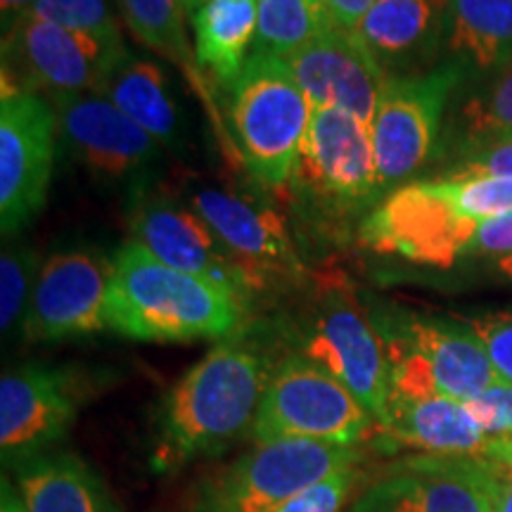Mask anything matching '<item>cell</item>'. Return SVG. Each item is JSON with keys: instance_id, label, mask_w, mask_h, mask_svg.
Masks as SVG:
<instances>
[{"instance_id": "6da1fadb", "label": "cell", "mask_w": 512, "mask_h": 512, "mask_svg": "<svg viewBox=\"0 0 512 512\" xmlns=\"http://www.w3.org/2000/svg\"><path fill=\"white\" fill-rule=\"evenodd\" d=\"M280 358L264 332L247 325L216 344L164 396L150 470L176 475L247 437Z\"/></svg>"}, {"instance_id": "7a4b0ae2", "label": "cell", "mask_w": 512, "mask_h": 512, "mask_svg": "<svg viewBox=\"0 0 512 512\" xmlns=\"http://www.w3.org/2000/svg\"><path fill=\"white\" fill-rule=\"evenodd\" d=\"M107 320L136 342L226 339L245 328L249 306L223 287L162 264L136 240L112 259Z\"/></svg>"}, {"instance_id": "3957f363", "label": "cell", "mask_w": 512, "mask_h": 512, "mask_svg": "<svg viewBox=\"0 0 512 512\" xmlns=\"http://www.w3.org/2000/svg\"><path fill=\"white\" fill-rule=\"evenodd\" d=\"M313 105L280 57L252 53L228 86V121L240 159L268 188L294 176Z\"/></svg>"}, {"instance_id": "277c9868", "label": "cell", "mask_w": 512, "mask_h": 512, "mask_svg": "<svg viewBox=\"0 0 512 512\" xmlns=\"http://www.w3.org/2000/svg\"><path fill=\"white\" fill-rule=\"evenodd\" d=\"M370 320L387 349L392 392L441 394L467 403L498 382L484 344L460 318L380 311Z\"/></svg>"}, {"instance_id": "5b68a950", "label": "cell", "mask_w": 512, "mask_h": 512, "mask_svg": "<svg viewBox=\"0 0 512 512\" xmlns=\"http://www.w3.org/2000/svg\"><path fill=\"white\" fill-rule=\"evenodd\" d=\"M366 456L368 446L313 439L254 444L197 486L190 512H278L306 486L342 467L363 465Z\"/></svg>"}, {"instance_id": "8992f818", "label": "cell", "mask_w": 512, "mask_h": 512, "mask_svg": "<svg viewBox=\"0 0 512 512\" xmlns=\"http://www.w3.org/2000/svg\"><path fill=\"white\" fill-rule=\"evenodd\" d=\"M377 425L363 403L337 377L299 351L285 354L256 413L249 439L268 444L280 439H313L344 446H366Z\"/></svg>"}, {"instance_id": "52a82bcc", "label": "cell", "mask_w": 512, "mask_h": 512, "mask_svg": "<svg viewBox=\"0 0 512 512\" xmlns=\"http://www.w3.org/2000/svg\"><path fill=\"white\" fill-rule=\"evenodd\" d=\"M299 354L337 377L380 427L392 375L384 342L370 313L342 287H325L294 328Z\"/></svg>"}, {"instance_id": "ba28073f", "label": "cell", "mask_w": 512, "mask_h": 512, "mask_svg": "<svg viewBox=\"0 0 512 512\" xmlns=\"http://www.w3.org/2000/svg\"><path fill=\"white\" fill-rule=\"evenodd\" d=\"M91 394V380L79 368L27 366L0 380V458L5 470L55 451L72 430Z\"/></svg>"}, {"instance_id": "9c48e42d", "label": "cell", "mask_w": 512, "mask_h": 512, "mask_svg": "<svg viewBox=\"0 0 512 512\" xmlns=\"http://www.w3.org/2000/svg\"><path fill=\"white\" fill-rule=\"evenodd\" d=\"M344 512H496V467L486 458H401L370 477Z\"/></svg>"}, {"instance_id": "30bf717a", "label": "cell", "mask_w": 512, "mask_h": 512, "mask_svg": "<svg viewBox=\"0 0 512 512\" xmlns=\"http://www.w3.org/2000/svg\"><path fill=\"white\" fill-rule=\"evenodd\" d=\"M479 223L465 216L437 181L399 185L361 226V245L413 264L451 268L467 256Z\"/></svg>"}, {"instance_id": "8fae6325", "label": "cell", "mask_w": 512, "mask_h": 512, "mask_svg": "<svg viewBox=\"0 0 512 512\" xmlns=\"http://www.w3.org/2000/svg\"><path fill=\"white\" fill-rule=\"evenodd\" d=\"M460 81V64L418 76H387L370 138L382 190L408 181L432 157L448 95Z\"/></svg>"}, {"instance_id": "7c38bea8", "label": "cell", "mask_w": 512, "mask_h": 512, "mask_svg": "<svg viewBox=\"0 0 512 512\" xmlns=\"http://www.w3.org/2000/svg\"><path fill=\"white\" fill-rule=\"evenodd\" d=\"M60 131L43 95L10 93L0 100V228L5 238L36 219L48 197Z\"/></svg>"}, {"instance_id": "4fadbf2b", "label": "cell", "mask_w": 512, "mask_h": 512, "mask_svg": "<svg viewBox=\"0 0 512 512\" xmlns=\"http://www.w3.org/2000/svg\"><path fill=\"white\" fill-rule=\"evenodd\" d=\"M292 178L306 195L335 209L375 202L384 190L370 126L335 107H313Z\"/></svg>"}, {"instance_id": "5bb4252c", "label": "cell", "mask_w": 512, "mask_h": 512, "mask_svg": "<svg viewBox=\"0 0 512 512\" xmlns=\"http://www.w3.org/2000/svg\"><path fill=\"white\" fill-rule=\"evenodd\" d=\"M114 264L93 249H69L43 261L22 335L31 344L64 342L110 330Z\"/></svg>"}, {"instance_id": "9a60e30c", "label": "cell", "mask_w": 512, "mask_h": 512, "mask_svg": "<svg viewBox=\"0 0 512 512\" xmlns=\"http://www.w3.org/2000/svg\"><path fill=\"white\" fill-rule=\"evenodd\" d=\"M105 74V57L86 38L57 27L48 19L24 12L5 27L3 95L95 93Z\"/></svg>"}, {"instance_id": "2e32d148", "label": "cell", "mask_w": 512, "mask_h": 512, "mask_svg": "<svg viewBox=\"0 0 512 512\" xmlns=\"http://www.w3.org/2000/svg\"><path fill=\"white\" fill-rule=\"evenodd\" d=\"M131 230L138 245L162 264L209 280L247 306L259 292L247 268L195 211L166 200H143L131 216Z\"/></svg>"}, {"instance_id": "e0dca14e", "label": "cell", "mask_w": 512, "mask_h": 512, "mask_svg": "<svg viewBox=\"0 0 512 512\" xmlns=\"http://www.w3.org/2000/svg\"><path fill=\"white\" fill-rule=\"evenodd\" d=\"M67 150L102 181L143 176L162 155V145L117 105L98 93L53 100Z\"/></svg>"}, {"instance_id": "ac0fdd59", "label": "cell", "mask_w": 512, "mask_h": 512, "mask_svg": "<svg viewBox=\"0 0 512 512\" xmlns=\"http://www.w3.org/2000/svg\"><path fill=\"white\" fill-rule=\"evenodd\" d=\"M283 62L313 107H335L373 124L387 76L356 36L325 27Z\"/></svg>"}, {"instance_id": "d6986e66", "label": "cell", "mask_w": 512, "mask_h": 512, "mask_svg": "<svg viewBox=\"0 0 512 512\" xmlns=\"http://www.w3.org/2000/svg\"><path fill=\"white\" fill-rule=\"evenodd\" d=\"M190 207L247 268L259 290L275 275L297 278L302 271L285 221L275 211L216 188L192 192Z\"/></svg>"}, {"instance_id": "ffe728a7", "label": "cell", "mask_w": 512, "mask_h": 512, "mask_svg": "<svg viewBox=\"0 0 512 512\" xmlns=\"http://www.w3.org/2000/svg\"><path fill=\"white\" fill-rule=\"evenodd\" d=\"M375 444L382 451L401 446L422 456L482 458L489 437L463 401L441 394L389 392Z\"/></svg>"}, {"instance_id": "44dd1931", "label": "cell", "mask_w": 512, "mask_h": 512, "mask_svg": "<svg viewBox=\"0 0 512 512\" xmlns=\"http://www.w3.org/2000/svg\"><path fill=\"white\" fill-rule=\"evenodd\" d=\"M444 24L446 12L432 0H375L354 36L384 76H399L430 60Z\"/></svg>"}, {"instance_id": "7402d4cb", "label": "cell", "mask_w": 512, "mask_h": 512, "mask_svg": "<svg viewBox=\"0 0 512 512\" xmlns=\"http://www.w3.org/2000/svg\"><path fill=\"white\" fill-rule=\"evenodd\" d=\"M27 512H121L98 472L72 451H48L12 470Z\"/></svg>"}, {"instance_id": "603a6c76", "label": "cell", "mask_w": 512, "mask_h": 512, "mask_svg": "<svg viewBox=\"0 0 512 512\" xmlns=\"http://www.w3.org/2000/svg\"><path fill=\"white\" fill-rule=\"evenodd\" d=\"M162 147L176 150L181 121L171 83L159 64L126 53L102 74L98 91Z\"/></svg>"}, {"instance_id": "cb8c5ba5", "label": "cell", "mask_w": 512, "mask_h": 512, "mask_svg": "<svg viewBox=\"0 0 512 512\" xmlns=\"http://www.w3.org/2000/svg\"><path fill=\"white\" fill-rule=\"evenodd\" d=\"M119 8L121 15H124L128 31H131L143 46L166 57V60L176 64V67L185 74L190 88L200 95L204 107H207L211 121L219 124L223 147H226V150H230V145L235 147V143L228 136V131L221 126L219 107L211 100V93L207 88L209 83L204 79L200 62H197L195 48H190L188 34H185L183 0H119ZM235 152H238V147H235Z\"/></svg>"}, {"instance_id": "d4e9b609", "label": "cell", "mask_w": 512, "mask_h": 512, "mask_svg": "<svg viewBox=\"0 0 512 512\" xmlns=\"http://www.w3.org/2000/svg\"><path fill=\"white\" fill-rule=\"evenodd\" d=\"M190 17L202 72L228 88L245 67L256 38V0H209Z\"/></svg>"}, {"instance_id": "484cf974", "label": "cell", "mask_w": 512, "mask_h": 512, "mask_svg": "<svg viewBox=\"0 0 512 512\" xmlns=\"http://www.w3.org/2000/svg\"><path fill=\"white\" fill-rule=\"evenodd\" d=\"M446 43L463 64L503 69L512 62V0H451Z\"/></svg>"}, {"instance_id": "4316f807", "label": "cell", "mask_w": 512, "mask_h": 512, "mask_svg": "<svg viewBox=\"0 0 512 512\" xmlns=\"http://www.w3.org/2000/svg\"><path fill=\"white\" fill-rule=\"evenodd\" d=\"M325 27L316 0H256L254 53L285 60Z\"/></svg>"}, {"instance_id": "83f0119b", "label": "cell", "mask_w": 512, "mask_h": 512, "mask_svg": "<svg viewBox=\"0 0 512 512\" xmlns=\"http://www.w3.org/2000/svg\"><path fill=\"white\" fill-rule=\"evenodd\" d=\"M31 12L98 46L105 57V72L128 53L107 0H36Z\"/></svg>"}, {"instance_id": "f1b7e54d", "label": "cell", "mask_w": 512, "mask_h": 512, "mask_svg": "<svg viewBox=\"0 0 512 512\" xmlns=\"http://www.w3.org/2000/svg\"><path fill=\"white\" fill-rule=\"evenodd\" d=\"M460 131L477 147L512 136V62L498 69L496 79L484 91L465 102Z\"/></svg>"}, {"instance_id": "f546056e", "label": "cell", "mask_w": 512, "mask_h": 512, "mask_svg": "<svg viewBox=\"0 0 512 512\" xmlns=\"http://www.w3.org/2000/svg\"><path fill=\"white\" fill-rule=\"evenodd\" d=\"M41 266L38 254L27 245L12 242L3 249V256H0V328L5 337L22 330Z\"/></svg>"}, {"instance_id": "4dcf8cb0", "label": "cell", "mask_w": 512, "mask_h": 512, "mask_svg": "<svg viewBox=\"0 0 512 512\" xmlns=\"http://www.w3.org/2000/svg\"><path fill=\"white\" fill-rule=\"evenodd\" d=\"M451 202L470 216L472 221L482 223L512 211V181L482 174H451L437 181Z\"/></svg>"}, {"instance_id": "1f68e13d", "label": "cell", "mask_w": 512, "mask_h": 512, "mask_svg": "<svg viewBox=\"0 0 512 512\" xmlns=\"http://www.w3.org/2000/svg\"><path fill=\"white\" fill-rule=\"evenodd\" d=\"M366 482V467L351 465L318 479L297 496L290 498L278 512H342L356 489Z\"/></svg>"}, {"instance_id": "d6a6232c", "label": "cell", "mask_w": 512, "mask_h": 512, "mask_svg": "<svg viewBox=\"0 0 512 512\" xmlns=\"http://www.w3.org/2000/svg\"><path fill=\"white\" fill-rule=\"evenodd\" d=\"M479 337L494 363L498 380L512 384V311H491L479 316H458Z\"/></svg>"}, {"instance_id": "836d02e7", "label": "cell", "mask_w": 512, "mask_h": 512, "mask_svg": "<svg viewBox=\"0 0 512 512\" xmlns=\"http://www.w3.org/2000/svg\"><path fill=\"white\" fill-rule=\"evenodd\" d=\"M467 411L489 439L512 437V384L498 380L486 392L465 403Z\"/></svg>"}, {"instance_id": "e575fe53", "label": "cell", "mask_w": 512, "mask_h": 512, "mask_svg": "<svg viewBox=\"0 0 512 512\" xmlns=\"http://www.w3.org/2000/svg\"><path fill=\"white\" fill-rule=\"evenodd\" d=\"M458 174H482L512 181V136L475 147V152L458 166Z\"/></svg>"}, {"instance_id": "d590c367", "label": "cell", "mask_w": 512, "mask_h": 512, "mask_svg": "<svg viewBox=\"0 0 512 512\" xmlns=\"http://www.w3.org/2000/svg\"><path fill=\"white\" fill-rule=\"evenodd\" d=\"M512 254V211L496 219L479 223L475 238L467 247V256H494L505 259Z\"/></svg>"}, {"instance_id": "8d00e7d4", "label": "cell", "mask_w": 512, "mask_h": 512, "mask_svg": "<svg viewBox=\"0 0 512 512\" xmlns=\"http://www.w3.org/2000/svg\"><path fill=\"white\" fill-rule=\"evenodd\" d=\"M325 24L342 34H356L361 19L368 15L375 0H316Z\"/></svg>"}, {"instance_id": "74e56055", "label": "cell", "mask_w": 512, "mask_h": 512, "mask_svg": "<svg viewBox=\"0 0 512 512\" xmlns=\"http://www.w3.org/2000/svg\"><path fill=\"white\" fill-rule=\"evenodd\" d=\"M496 512H512V470L496 465Z\"/></svg>"}, {"instance_id": "f35d334b", "label": "cell", "mask_w": 512, "mask_h": 512, "mask_svg": "<svg viewBox=\"0 0 512 512\" xmlns=\"http://www.w3.org/2000/svg\"><path fill=\"white\" fill-rule=\"evenodd\" d=\"M482 458L512 470V437L489 439V444H486Z\"/></svg>"}, {"instance_id": "ab89813d", "label": "cell", "mask_w": 512, "mask_h": 512, "mask_svg": "<svg viewBox=\"0 0 512 512\" xmlns=\"http://www.w3.org/2000/svg\"><path fill=\"white\" fill-rule=\"evenodd\" d=\"M0 512H27L15 484H10L8 475L3 477V484H0Z\"/></svg>"}, {"instance_id": "60d3db41", "label": "cell", "mask_w": 512, "mask_h": 512, "mask_svg": "<svg viewBox=\"0 0 512 512\" xmlns=\"http://www.w3.org/2000/svg\"><path fill=\"white\" fill-rule=\"evenodd\" d=\"M36 5V0H0V10H3V24L10 22L12 19H17L19 15H24V12H29L31 8Z\"/></svg>"}, {"instance_id": "b9f144b4", "label": "cell", "mask_w": 512, "mask_h": 512, "mask_svg": "<svg viewBox=\"0 0 512 512\" xmlns=\"http://www.w3.org/2000/svg\"><path fill=\"white\" fill-rule=\"evenodd\" d=\"M498 271H501L508 280H512V254L505 256V259H498Z\"/></svg>"}, {"instance_id": "7bdbcfd3", "label": "cell", "mask_w": 512, "mask_h": 512, "mask_svg": "<svg viewBox=\"0 0 512 512\" xmlns=\"http://www.w3.org/2000/svg\"><path fill=\"white\" fill-rule=\"evenodd\" d=\"M204 3H209V0H183L185 10H188V12H190V15H192V12H195L197 8H202V5H204Z\"/></svg>"}, {"instance_id": "ee69618b", "label": "cell", "mask_w": 512, "mask_h": 512, "mask_svg": "<svg viewBox=\"0 0 512 512\" xmlns=\"http://www.w3.org/2000/svg\"><path fill=\"white\" fill-rule=\"evenodd\" d=\"M432 3L437 5L439 10H444V12H446V10H448V5H451V0H432Z\"/></svg>"}]
</instances>
